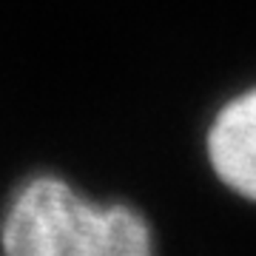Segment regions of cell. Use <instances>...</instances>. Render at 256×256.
Segmentation results:
<instances>
[{
    "mask_svg": "<svg viewBox=\"0 0 256 256\" xmlns=\"http://www.w3.org/2000/svg\"><path fill=\"white\" fill-rule=\"evenodd\" d=\"M0 256H156V245L137 208L92 200L57 174H34L3 210Z\"/></svg>",
    "mask_w": 256,
    "mask_h": 256,
    "instance_id": "1",
    "label": "cell"
},
{
    "mask_svg": "<svg viewBox=\"0 0 256 256\" xmlns=\"http://www.w3.org/2000/svg\"><path fill=\"white\" fill-rule=\"evenodd\" d=\"M202 148L214 176L230 194L256 202V82L216 106Z\"/></svg>",
    "mask_w": 256,
    "mask_h": 256,
    "instance_id": "2",
    "label": "cell"
}]
</instances>
